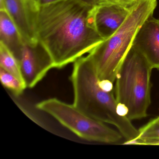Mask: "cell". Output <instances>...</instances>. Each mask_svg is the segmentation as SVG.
<instances>
[{"mask_svg": "<svg viewBox=\"0 0 159 159\" xmlns=\"http://www.w3.org/2000/svg\"><path fill=\"white\" fill-rule=\"evenodd\" d=\"M94 7L80 0H61L40 7L37 38L50 55L54 68L74 63L104 40L94 25Z\"/></svg>", "mask_w": 159, "mask_h": 159, "instance_id": "obj_1", "label": "cell"}, {"mask_svg": "<svg viewBox=\"0 0 159 159\" xmlns=\"http://www.w3.org/2000/svg\"><path fill=\"white\" fill-rule=\"evenodd\" d=\"M70 79L74 107L96 120L114 125L126 140L124 143L139 137V129L121 114L112 90L107 91L101 87L89 56L82 57L73 63Z\"/></svg>", "mask_w": 159, "mask_h": 159, "instance_id": "obj_2", "label": "cell"}, {"mask_svg": "<svg viewBox=\"0 0 159 159\" xmlns=\"http://www.w3.org/2000/svg\"><path fill=\"white\" fill-rule=\"evenodd\" d=\"M157 4V0H138L118 30L89 53L88 55L100 81L111 84L115 81L138 30L152 16Z\"/></svg>", "mask_w": 159, "mask_h": 159, "instance_id": "obj_3", "label": "cell"}, {"mask_svg": "<svg viewBox=\"0 0 159 159\" xmlns=\"http://www.w3.org/2000/svg\"><path fill=\"white\" fill-rule=\"evenodd\" d=\"M152 69L143 55L132 45L121 65L114 88L121 114L131 121L148 116Z\"/></svg>", "mask_w": 159, "mask_h": 159, "instance_id": "obj_4", "label": "cell"}, {"mask_svg": "<svg viewBox=\"0 0 159 159\" xmlns=\"http://www.w3.org/2000/svg\"><path fill=\"white\" fill-rule=\"evenodd\" d=\"M38 109L48 113L63 126L83 139L100 143H119L122 135L105 124L80 111L72 105L56 98L37 103Z\"/></svg>", "mask_w": 159, "mask_h": 159, "instance_id": "obj_5", "label": "cell"}, {"mask_svg": "<svg viewBox=\"0 0 159 159\" xmlns=\"http://www.w3.org/2000/svg\"><path fill=\"white\" fill-rule=\"evenodd\" d=\"M18 61L27 88H34L54 68L50 55L39 41L35 44L24 43Z\"/></svg>", "mask_w": 159, "mask_h": 159, "instance_id": "obj_6", "label": "cell"}, {"mask_svg": "<svg viewBox=\"0 0 159 159\" xmlns=\"http://www.w3.org/2000/svg\"><path fill=\"white\" fill-rule=\"evenodd\" d=\"M39 0H0V10H6L18 28L24 42H39L36 32L40 9Z\"/></svg>", "mask_w": 159, "mask_h": 159, "instance_id": "obj_7", "label": "cell"}, {"mask_svg": "<svg viewBox=\"0 0 159 159\" xmlns=\"http://www.w3.org/2000/svg\"><path fill=\"white\" fill-rule=\"evenodd\" d=\"M131 8L107 1L94 7V25L104 40L112 36L123 24L130 13Z\"/></svg>", "mask_w": 159, "mask_h": 159, "instance_id": "obj_8", "label": "cell"}, {"mask_svg": "<svg viewBox=\"0 0 159 159\" xmlns=\"http://www.w3.org/2000/svg\"><path fill=\"white\" fill-rule=\"evenodd\" d=\"M132 45L152 69L159 70V19L152 16L146 20L138 30Z\"/></svg>", "mask_w": 159, "mask_h": 159, "instance_id": "obj_9", "label": "cell"}, {"mask_svg": "<svg viewBox=\"0 0 159 159\" xmlns=\"http://www.w3.org/2000/svg\"><path fill=\"white\" fill-rule=\"evenodd\" d=\"M0 43L18 60L25 42L17 26L6 10H0Z\"/></svg>", "mask_w": 159, "mask_h": 159, "instance_id": "obj_10", "label": "cell"}, {"mask_svg": "<svg viewBox=\"0 0 159 159\" xmlns=\"http://www.w3.org/2000/svg\"><path fill=\"white\" fill-rule=\"evenodd\" d=\"M0 66L24 82L18 60L12 53L1 43H0Z\"/></svg>", "mask_w": 159, "mask_h": 159, "instance_id": "obj_11", "label": "cell"}, {"mask_svg": "<svg viewBox=\"0 0 159 159\" xmlns=\"http://www.w3.org/2000/svg\"><path fill=\"white\" fill-rule=\"evenodd\" d=\"M0 80L5 88L17 96L22 94L27 88L24 82L1 67H0Z\"/></svg>", "mask_w": 159, "mask_h": 159, "instance_id": "obj_12", "label": "cell"}, {"mask_svg": "<svg viewBox=\"0 0 159 159\" xmlns=\"http://www.w3.org/2000/svg\"><path fill=\"white\" fill-rule=\"evenodd\" d=\"M139 130V135L138 138L159 139V123L154 122L152 120Z\"/></svg>", "mask_w": 159, "mask_h": 159, "instance_id": "obj_13", "label": "cell"}, {"mask_svg": "<svg viewBox=\"0 0 159 159\" xmlns=\"http://www.w3.org/2000/svg\"><path fill=\"white\" fill-rule=\"evenodd\" d=\"M109 2L116 3L124 7L130 8L137 2L138 0H106Z\"/></svg>", "mask_w": 159, "mask_h": 159, "instance_id": "obj_14", "label": "cell"}, {"mask_svg": "<svg viewBox=\"0 0 159 159\" xmlns=\"http://www.w3.org/2000/svg\"><path fill=\"white\" fill-rule=\"evenodd\" d=\"M80 1L91 6H96L106 1V0H80Z\"/></svg>", "mask_w": 159, "mask_h": 159, "instance_id": "obj_15", "label": "cell"}, {"mask_svg": "<svg viewBox=\"0 0 159 159\" xmlns=\"http://www.w3.org/2000/svg\"><path fill=\"white\" fill-rule=\"evenodd\" d=\"M60 1L61 0H39V3L40 7L52 4L55 2H58Z\"/></svg>", "mask_w": 159, "mask_h": 159, "instance_id": "obj_16", "label": "cell"}, {"mask_svg": "<svg viewBox=\"0 0 159 159\" xmlns=\"http://www.w3.org/2000/svg\"><path fill=\"white\" fill-rule=\"evenodd\" d=\"M152 120L154 122L157 123H159V116H158V117H156L155 119H153Z\"/></svg>", "mask_w": 159, "mask_h": 159, "instance_id": "obj_17", "label": "cell"}]
</instances>
